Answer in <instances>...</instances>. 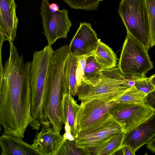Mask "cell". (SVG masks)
Here are the masks:
<instances>
[{"label":"cell","mask_w":155,"mask_h":155,"mask_svg":"<svg viewBox=\"0 0 155 155\" xmlns=\"http://www.w3.org/2000/svg\"><path fill=\"white\" fill-rule=\"evenodd\" d=\"M9 58L0 61V124L4 134L23 139L31 121L30 74L31 62L25 63L13 42Z\"/></svg>","instance_id":"6da1fadb"},{"label":"cell","mask_w":155,"mask_h":155,"mask_svg":"<svg viewBox=\"0 0 155 155\" xmlns=\"http://www.w3.org/2000/svg\"><path fill=\"white\" fill-rule=\"evenodd\" d=\"M125 133L123 131L104 145L91 151L89 155H110L115 153L122 147Z\"/></svg>","instance_id":"d6986e66"},{"label":"cell","mask_w":155,"mask_h":155,"mask_svg":"<svg viewBox=\"0 0 155 155\" xmlns=\"http://www.w3.org/2000/svg\"><path fill=\"white\" fill-rule=\"evenodd\" d=\"M133 79L135 87L147 94L155 89V87L151 81L150 78L146 76Z\"/></svg>","instance_id":"d4e9b609"},{"label":"cell","mask_w":155,"mask_h":155,"mask_svg":"<svg viewBox=\"0 0 155 155\" xmlns=\"http://www.w3.org/2000/svg\"><path fill=\"white\" fill-rule=\"evenodd\" d=\"M93 56L102 70L112 68L117 66V58L116 54L100 39Z\"/></svg>","instance_id":"ac0fdd59"},{"label":"cell","mask_w":155,"mask_h":155,"mask_svg":"<svg viewBox=\"0 0 155 155\" xmlns=\"http://www.w3.org/2000/svg\"><path fill=\"white\" fill-rule=\"evenodd\" d=\"M146 147L151 152L155 153V137L147 143Z\"/></svg>","instance_id":"f1b7e54d"},{"label":"cell","mask_w":155,"mask_h":155,"mask_svg":"<svg viewBox=\"0 0 155 155\" xmlns=\"http://www.w3.org/2000/svg\"><path fill=\"white\" fill-rule=\"evenodd\" d=\"M15 0H0V42L13 41L16 35L18 20Z\"/></svg>","instance_id":"5bb4252c"},{"label":"cell","mask_w":155,"mask_h":155,"mask_svg":"<svg viewBox=\"0 0 155 155\" xmlns=\"http://www.w3.org/2000/svg\"><path fill=\"white\" fill-rule=\"evenodd\" d=\"M79 107L70 92L63 94L61 109L63 123L64 124L68 122L72 135L74 138L76 136L74 128L75 117Z\"/></svg>","instance_id":"e0dca14e"},{"label":"cell","mask_w":155,"mask_h":155,"mask_svg":"<svg viewBox=\"0 0 155 155\" xmlns=\"http://www.w3.org/2000/svg\"><path fill=\"white\" fill-rule=\"evenodd\" d=\"M123 131L121 125L110 114L77 132L75 141L78 147L82 150L86 155H89L93 150Z\"/></svg>","instance_id":"52a82bcc"},{"label":"cell","mask_w":155,"mask_h":155,"mask_svg":"<svg viewBox=\"0 0 155 155\" xmlns=\"http://www.w3.org/2000/svg\"><path fill=\"white\" fill-rule=\"evenodd\" d=\"M99 39L96 31L88 22H81L69 45L70 53L75 57L93 56L97 49Z\"/></svg>","instance_id":"8fae6325"},{"label":"cell","mask_w":155,"mask_h":155,"mask_svg":"<svg viewBox=\"0 0 155 155\" xmlns=\"http://www.w3.org/2000/svg\"><path fill=\"white\" fill-rule=\"evenodd\" d=\"M55 155H86V154L82 150L76 146L75 139L71 140L63 139Z\"/></svg>","instance_id":"44dd1931"},{"label":"cell","mask_w":155,"mask_h":155,"mask_svg":"<svg viewBox=\"0 0 155 155\" xmlns=\"http://www.w3.org/2000/svg\"><path fill=\"white\" fill-rule=\"evenodd\" d=\"M41 130L37 132L32 145L42 155H55L63 140V135L54 130L48 122L44 121Z\"/></svg>","instance_id":"4fadbf2b"},{"label":"cell","mask_w":155,"mask_h":155,"mask_svg":"<svg viewBox=\"0 0 155 155\" xmlns=\"http://www.w3.org/2000/svg\"><path fill=\"white\" fill-rule=\"evenodd\" d=\"M144 104L155 112V89L147 95Z\"/></svg>","instance_id":"4316f807"},{"label":"cell","mask_w":155,"mask_h":155,"mask_svg":"<svg viewBox=\"0 0 155 155\" xmlns=\"http://www.w3.org/2000/svg\"><path fill=\"white\" fill-rule=\"evenodd\" d=\"M153 75L154 76H155V74Z\"/></svg>","instance_id":"4dcf8cb0"},{"label":"cell","mask_w":155,"mask_h":155,"mask_svg":"<svg viewBox=\"0 0 155 155\" xmlns=\"http://www.w3.org/2000/svg\"><path fill=\"white\" fill-rule=\"evenodd\" d=\"M69 53V48L67 45L54 51L43 106L44 121L49 123L54 130L60 132L64 124L61 109L63 72Z\"/></svg>","instance_id":"7a4b0ae2"},{"label":"cell","mask_w":155,"mask_h":155,"mask_svg":"<svg viewBox=\"0 0 155 155\" xmlns=\"http://www.w3.org/2000/svg\"><path fill=\"white\" fill-rule=\"evenodd\" d=\"M0 146L1 155H42L21 137L4 133L0 137Z\"/></svg>","instance_id":"9a60e30c"},{"label":"cell","mask_w":155,"mask_h":155,"mask_svg":"<svg viewBox=\"0 0 155 155\" xmlns=\"http://www.w3.org/2000/svg\"><path fill=\"white\" fill-rule=\"evenodd\" d=\"M118 12L129 33L148 51L150 30L145 0H122Z\"/></svg>","instance_id":"5b68a950"},{"label":"cell","mask_w":155,"mask_h":155,"mask_svg":"<svg viewBox=\"0 0 155 155\" xmlns=\"http://www.w3.org/2000/svg\"><path fill=\"white\" fill-rule=\"evenodd\" d=\"M155 136V112L148 118L125 133L122 145L129 147L134 153Z\"/></svg>","instance_id":"7c38bea8"},{"label":"cell","mask_w":155,"mask_h":155,"mask_svg":"<svg viewBox=\"0 0 155 155\" xmlns=\"http://www.w3.org/2000/svg\"><path fill=\"white\" fill-rule=\"evenodd\" d=\"M71 8L86 11L97 9L100 2L104 0H63Z\"/></svg>","instance_id":"cb8c5ba5"},{"label":"cell","mask_w":155,"mask_h":155,"mask_svg":"<svg viewBox=\"0 0 155 155\" xmlns=\"http://www.w3.org/2000/svg\"><path fill=\"white\" fill-rule=\"evenodd\" d=\"M78 62L76 70V79L77 85L78 87L82 81L84 77L87 55H83L75 57Z\"/></svg>","instance_id":"484cf974"},{"label":"cell","mask_w":155,"mask_h":155,"mask_svg":"<svg viewBox=\"0 0 155 155\" xmlns=\"http://www.w3.org/2000/svg\"><path fill=\"white\" fill-rule=\"evenodd\" d=\"M117 152L119 153L118 154H119L120 153V154L123 155H135V153H134L130 148L128 146L126 145L122 146L121 149L116 153Z\"/></svg>","instance_id":"83f0119b"},{"label":"cell","mask_w":155,"mask_h":155,"mask_svg":"<svg viewBox=\"0 0 155 155\" xmlns=\"http://www.w3.org/2000/svg\"><path fill=\"white\" fill-rule=\"evenodd\" d=\"M102 70L94 57L89 56L86 61L83 79L91 81L97 78L100 76Z\"/></svg>","instance_id":"7402d4cb"},{"label":"cell","mask_w":155,"mask_h":155,"mask_svg":"<svg viewBox=\"0 0 155 155\" xmlns=\"http://www.w3.org/2000/svg\"><path fill=\"white\" fill-rule=\"evenodd\" d=\"M148 51L130 34L124 43L118 67L126 78L132 79L146 77V74L153 68V62Z\"/></svg>","instance_id":"8992f818"},{"label":"cell","mask_w":155,"mask_h":155,"mask_svg":"<svg viewBox=\"0 0 155 155\" xmlns=\"http://www.w3.org/2000/svg\"><path fill=\"white\" fill-rule=\"evenodd\" d=\"M116 102L98 99L81 101L75 117L76 134L109 115V110Z\"/></svg>","instance_id":"30bf717a"},{"label":"cell","mask_w":155,"mask_h":155,"mask_svg":"<svg viewBox=\"0 0 155 155\" xmlns=\"http://www.w3.org/2000/svg\"><path fill=\"white\" fill-rule=\"evenodd\" d=\"M54 51L48 45L33 55L30 74L31 92V115L29 124L33 129L38 130L44 121L43 106L46 96Z\"/></svg>","instance_id":"3957f363"},{"label":"cell","mask_w":155,"mask_h":155,"mask_svg":"<svg viewBox=\"0 0 155 155\" xmlns=\"http://www.w3.org/2000/svg\"><path fill=\"white\" fill-rule=\"evenodd\" d=\"M78 65L76 57L69 54L65 64L62 79L63 94L70 92L74 97L77 96L78 87L76 79Z\"/></svg>","instance_id":"2e32d148"},{"label":"cell","mask_w":155,"mask_h":155,"mask_svg":"<svg viewBox=\"0 0 155 155\" xmlns=\"http://www.w3.org/2000/svg\"><path fill=\"white\" fill-rule=\"evenodd\" d=\"M150 30L151 47L155 45V0H145Z\"/></svg>","instance_id":"603a6c76"},{"label":"cell","mask_w":155,"mask_h":155,"mask_svg":"<svg viewBox=\"0 0 155 155\" xmlns=\"http://www.w3.org/2000/svg\"><path fill=\"white\" fill-rule=\"evenodd\" d=\"M150 78L151 81L155 87V76L152 75Z\"/></svg>","instance_id":"f546056e"},{"label":"cell","mask_w":155,"mask_h":155,"mask_svg":"<svg viewBox=\"0 0 155 155\" xmlns=\"http://www.w3.org/2000/svg\"><path fill=\"white\" fill-rule=\"evenodd\" d=\"M147 95L133 86L127 89L116 101L128 104H143L144 103Z\"/></svg>","instance_id":"ffe728a7"},{"label":"cell","mask_w":155,"mask_h":155,"mask_svg":"<svg viewBox=\"0 0 155 155\" xmlns=\"http://www.w3.org/2000/svg\"><path fill=\"white\" fill-rule=\"evenodd\" d=\"M130 87L127 78L116 67L102 70L97 78L83 79L78 87L77 96L81 101L97 99L116 101Z\"/></svg>","instance_id":"277c9868"},{"label":"cell","mask_w":155,"mask_h":155,"mask_svg":"<svg viewBox=\"0 0 155 155\" xmlns=\"http://www.w3.org/2000/svg\"><path fill=\"white\" fill-rule=\"evenodd\" d=\"M48 0H42L40 7L43 34L48 45H52L61 38H66L72 23L68 11L63 9L53 11Z\"/></svg>","instance_id":"ba28073f"},{"label":"cell","mask_w":155,"mask_h":155,"mask_svg":"<svg viewBox=\"0 0 155 155\" xmlns=\"http://www.w3.org/2000/svg\"><path fill=\"white\" fill-rule=\"evenodd\" d=\"M154 112L144 103L116 102L110 109L109 113L126 133L148 118Z\"/></svg>","instance_id":"9c48e42d"}]
</instances>
